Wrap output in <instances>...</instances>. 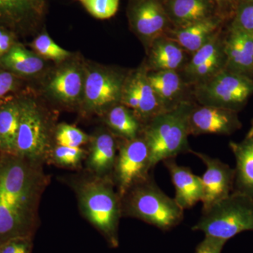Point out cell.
Listing matches in <instances>:
<instances>
[{
    "label": "cell",
    "mask_w": 253,
    "mask_h": 253,
    "mask_svg": "<svg viewBox=\"0 0 253 253\" xmlns=\"http://www.w3.org/2000/svg\"><path fill=\"white\" fill-rule=\"evenodd\" d=\"M246 1H253V0H246Z\"/></svg>",
    "instance_id": "obj_41"
},
{
    "label": "cell",
    "mask_w": 253,
    "mask_h": 253,
    "mask_svg": "<svg viewBox=\"0 0 253 253\" xmlns=\"http://www.w3.org/2000/svg\"><path fill=\"white\" fill-rule=\"evenodd\" d=\"M110 127L126 140L139 137L140 123L134 113L124 105H117L110 109L107 116Z\"/></svg>",
    "instance_id": "obj_26"
},
{
    "label": "cell",
    "mask_w": 253,
    "mask_h": 253,
    "mask_svg": "<svg viewBox=\"0 0 253 253\" xmlns=\"http://www.w3.org/2000/svg\"><path fill=\"white\" fill-rule=\"evenodd\" d=\"M236 159L234 191L253 198V136L247 134L241 142L229 143Z\"/></svg>",
    "instance_id": "obj_15"
},
{
    "label": "cell",
    "mask_w": 253,
    "mask_h": 253,
    "mask_svg": "<svg viewBox=\"0 0 253 253\" xmlns=\"http://www.w3.org/2000/svg\"><path fill=\"white\" fill-rule=\"evenodd\" d=\"M242 126L238 112L215 106H193L189 116L190 135H229Z\"/></svg>",
    "instance_id": "obj_11"
},
{
    "label": "cell",
    "mask_w": 253,
    "mask_h": 253,
    "mask_svg": "<svg viewBox=\"0 0 253 253\" xmlns=\"http://www.w3.org/2000/svg\"><path fill=\"white\" fill-rule=\"evenodd\" d=\"M18 101L20 121L15 154L28 159H39L47 147L45 123L35 101L31 99Z\"/></svg>",
    "instance_id": "obj_8"
},
{
    "label": "cell",
    "mask_w": 253,
    "mask_h": 253,
    "mask_svg": "<svg viewBox=\"0 0 253 253\" xmlns=\"http://www.w3.org/2000/svg\"><path fill=\"white\" fill-rule=\"evenodd\" d=\"M191 153L200 158L206 167L201 177L203 184L202 210H206L233 192L235 172L229 165L218 158L193 150Z\"/></svg>",
    "instance_id": "obj_9"
},
{
    "label": "cell",
    "mask_w": 253,
    "mask_h": 253,
    "mask_svg": "<svg viewBox=\"0 0 253 253\" xmlns=\"http://www.w3.org/2000/svg\"><path fill=\"white\" fill-rule=\"evenodd\" d=\"M116 158V144L109 133H102L96 138L92 145L89 163L96 172L106 173L114 168Z\"/></svg>",
    "instance_id": "obj_24"
},
{
    "label": "cell",
    "mask_w": 253,
    "mask_h": 253,
    "mask_svg": "<svg viewBox=\"0 0 253 253\" xmlns=\"http://www.w3.org/2000/svg\"><path fill=\"white\" fill-rule=\"evenodd\" d=\"M41 0H0V25L16 28L44 12Z\"/></svg>",
    "instance_id": "obj_16"
},
{
    "label": "cell",
    "mask_w": 253,
    "mask_h": 253,
    "mask_svg": "<svg viewBox=\"0 0 253 253\" xmlns=\"http://www.w3.org/2000/svg\"><path fill=\"white\" fill-rule=\"evenodd\" d=\"M0 253H1V244H0Z\"/></svg>",
    "instance_id": "obj_42"
},
{
    "label": "cell",
    "mask_w": 253,
    "mask_h": 253,
    "mask_svg": "<svg viewBox=\"0 0 253 253\" xmlns=\"http://www.w3.org/2000/svg\"><path fill=\"white\" fill-rule=\"evenodd\" d=\"M16 44L14 35L0 25V59Z\"/></svg>",
    "instance_id": "obj_38"
},
{
    "label": "cell",
    "mask_w": 253,
    "mask_h": 253,
    "mask_svg": "<svg viewBox=\"0 0 253 253\" xmlns=\"http://www.w3.org/2000/svg\"><path fill=\"white\" fill-rule=\"evenodd\" d=\"M121 199H125L128 214L163 231L174 229L184 219V210L150 176L131 187Z\"/></svg>",
    "instance_id": "obj_3"
},
{
    "label": "cell",
    "mask_w": 253,
    "mask_h": 253,
    "mask_svg": "<svg viewBox=\"0 0 253 253\" xmlns=\"http://www.w3.org/2000/svg\"><path fill=\"white\" fill-rule=\"evenodd\" d=\"M248 134H249V135L253 136V120L252 121V124H251V129H250V131H249V133H248Z\"/></svg>",
    "instance_id": "obj_39"
},
{
    "label": "cell",
    "mask_w": 253,
    "mask_h": 253,
    "mask_svg": "<svg viewBox=\"0 0 253 253\" xmlns=\"http://www.w3.org/2000/svg\"><path fill=\"white\" fill-rule=\"evenodd\" d=\"M225 69L253 78V33L231 27L224 41Z\"/></svg>",
    "instance_id": "obj_12"
},
{
    "label": "cell",
    "mask_w": 253,
    "mask_h": 253,
    "mask_svg": "<svg viewBox=\"0 0 253 253\" xmlns=\"http://www.w3.org/2000/svg\"><path fill=\"white\" fill-rule=\"evenodd\" d=\"M182 48L169 38H159L154 42L150 63L155 71H176L184 63Z\"/></svg>",
    "instance_id": "obj_22"
},
{
    "label": "cell",
    "mask_w": 253,
    "mask_h": 253,
    "mask_svg": "<svg viewBox=\"0 0 253 253\" xmlns=\"http://www.w3.org/2000/svg\"><path fill=\"white\" fill-rule=\"evenodd\" d=\"M218 26L217 20L206 18L177 30L169 39L183 49L194 53L215 36Z\"/></svg>",
    "instance_id": "obj_17"
},
{
    "label": "cell",
    "mask_w": 253,
    "mask_h": 253,
    "mask_svg": "<svg viewBox=\"0 0 253 253\" xmlns=\"http://www.w3.org/2000/svg\"><path fill=\"white\" fill-rule=\"evenodd\" d=\"M253 94V78L221 70L206 80L196 90L201 105L215 106L239 112Z\"/></svg>",
    "instance_id": "obj_6"
},
{
    "label": "cell",
    "mask_w": 253,
    "mask_h": 253,
    "mask_svg": "<svg viewBox=\"0 0 253 253\" xmlns=\"http://www.w3.org/2000/svg\"><path fill=\"white\" fill-rule=\"evenodd\" d=\"M226 241L205 236L196 249L195 253H221Z\"/></svg>",
    "instance_id": "obj_35"
},
{
    "label": "cell",
    "mask_w": 253,
    "mask_h": 253,
    "mask_svg": "<svg viewBox=\"0 0 253 253\" xmlns=\"http://www.w3.org/2000/svg\"><path fill=\"white\" fill-rule=\"evenodd\" d=\"M33 49L46 59L62 61L69 57L70 52L55 43L47 34H42L33 43Z\"/></svg>",
    "instance_id": "obj_28"
},
{
    "label": "cell",
    "mask_w": 253,
    "mask_h": 253,
    "mask_svg": "<svg viewBox=\"0 0 253 253\" xmlns=\"http://www.w3.org/2000/svg\"><path fill=\"white\" fill-rule=\"evenodd\" d=\"M131 22L138 34L154 42L166 27V15L156 0H141L133 8Z\"/></svg>",
    "instance_id": "obj_14"
},
{
    "label": "cell",
    "mask_w": 253,
    "mask_h": 253,
    "mask_svg": "<svg viewBox=\"0 0 253 253\" xmlns=\"http://www.w3.org/2000/svg\"><path fill=\"white\" fill-rule=\"evenodd\" d=\"M123 79L117 73L94 70L86 75L84 82V99L89 109L101 111L111 109L121 101Z\"/></svg>",
    "instance_id": "obj_10"
},
{
    "label": "cell",
    "mask_w": 253,
    "mask_h": 253,
    "mask_svg": "<svg viewBox=\"0 0 253 253\" xmlns=\"http://www.w3.org/2000/svg\"><path fill=\"white\" fill-rule=\"evenodd\" d=\"M86 11L97 19H109L117 13L120 0H77Z\"/></svg>",
    "instance_id": "obj_29"
},
{
    "label": "cell",
    "mask_w": 253,
    "mask_h": 253,
    "mask_svg": "<svg viewBox=\"0 0 253 253\" xmlns=\"http://www.w3.org/2000/svg\"><path fill=\"white\" fill-rule=\"evenodd\" d=\"M171 176L175 189L174 199L183 210L190 209L201 202L203 184L201 176L196 175L189 168L179 166L175 158L163 161Z\"/></svg>",
    "instance_id": "obj_13"
},
{
    "label": "cell",
    "mask_w": 253,
    "mask_h": 253,
    "mask_svg": "<svg viewBox=\"0 0 253 253\" xmlns=\"http://www.w3.org/2000/svg\"><path fill=\"white\" fill-rule=\"evenodd\" d=\"M219 4H224V3L227 2V1H229V0H215Z\"/></svg>",
    "instance_id": "obj_40"
},
{
    "label": "cell",
    "mask_w": 253,
    "mask_h": 253,
    "mask_svg": "<svg viewBox=\"0 0 253 253\" xmlns=\"http://www.w3.org/2000/svg\"><path fill=\"white\" fill-rule=\"evenodd\" d=\"M226 57L224 51L200 65L194 69L191 70L186 75L191 79L195 81H206L212 78L214 75L220 72L221 70L225 68Z\"/></svg>",
    "instance_id": "obj_30"
},
{
    "label": "cell",
    "mask_w": 253,
    "mask_h": 253,
    "mask_svg": "<svg viewBox=\"0 0 253 253\" xmlns=\"http://www.w3.org/2000/svg\"><path fill=\"white\" fill-rule=\"evenodd\" d=\"M231 27L253 33V1H246L240 6Z\"/></svg>",
    "instance_id": "obj_32"
},
{
    "label": "cell",
    "mask_w": 253,
    "mask_h": 253,
    "mask_svg": "<svg viewBox=\"0 0 253 253\" xmlns=\"http://www.w3.org/2000/svg\"><path fill=\"white\" fill-rule=\"evenodd\" d=\"M83 81L81 71L76 66L60 70L50 81L48 89L56 99L66 103L78 99L83 91Z\"/></svg>",
    "instance_id": "obj_19"
},
{
    "label": "cell",
    "mask_w": 253,
    "mask_h": 253,
    "mask_svg": "<svg viewBox=\"0 0 253 253\" xmlns=\"http://www.w3.org/2000/svg\"><path fill=\"white\" fill-rule=\"evenodd\" d=\"M30 237L14 238L1 244V253H31Z\"/></svg>",
    "instance_id": "obj_34"
},
{
    "label": "cell",
    "mask_w": 253,
    "mask_h": 253,
    "mask_svg": "<svg viewBox=\"0 0 253 253\" xmlns=\"http://www.w3.org/2000/svg\"><path fill=\"white\" fill-rule=\"evenodd\" d=\"M0 66L14 75L33 76L42 70L44 61L38 55L16 43L0 59Z\"/></svg>",
    "instance_id": "obj_21"
},
{
    "label": "cell",
    "mask_w": 253,
    "mask_h": 253,
    "mask_svg": "<svg viewBox=\"0 0 253 253\" xmlns=\"http://www.w3.org/2000/svg\"><path fill=\"white\" fill-rule=\"evenodd\" d=\"M87 140L85 133L76 126L68 125L60 126L56 134V141L59 146L81 147Z\"/></svg>",
    "instance_id": "obj_31"
},
{
    "label": "cell",
    "mask_w": 253,
    "mask_h": 253,
    "mask_svg": "<svg viewBox=\"0 0 253 253\" xmlns=\"http://www.w3.org/2000/svg\"><path fill=\"white\" fill-rule=\"evenodd\" d=\"M36 191V179L24 163L11 159L0 165V244L30 237Z\"/></svg>",
    "instance_id": "obj_1"
},
{
    "label": "cell",
    "mask_w": 253,
    "mask_h": 253,
    "mask_svg": "<svg viewBox=\"0 0 253 253\" xmlns=\"http://www.w3.org/2000/svg\"><path fill=\"white\" fill-rule=\"evenodd\" d=\"M19 121L18 100L7 99L0 105V150L3 152L16 154Z\"/></svg>",
    "instance_id": "obj_20"
},
{
    "label": "cell",
    "mask_w": 253,
    "mask_h": 253,
    "mask_svg": "<svg viewBox=\"0 0 253 253\" xmlns=\"http://www.w3.org/2000/svg\"><path fill=\"white\" fill-rule=\"evenodd\" d=\"M223 51L224 42L221 41L220 38H219L217 35H215L204 46H201L199 50L194 53L192 59L186 65L185 73L189 72L191 70L209 61L216 55L220 54Z\"/></svg>",
    "instance_id": "obj_27"
},
{
    "label": "cell",
    "mask_w": 253,
    "mask_h": 253,
    "mask_svg": "<svg viewBox=\"0 0 253 253\" xmlns=\"http://www.w3.org/2000/svg\"><path fill=\"white\" fill-rule=\"evenodd\" d=\"M81 204L86 217L113 248L118 247L121 199L111 184L90 183L81 192Z\"/></svg>",
    "instance_id": "obj_5"
},
{
    "label": "cell",
    "mask_w": 253,
    "mask_h": 253,
    "mask_svg": "<svg viewBox=\"0 0 253 253\" xmlns=\"http://www.w3.org/2000/svg\"><path fill=\"white\" fill-rule=\"evenodd\" d=\"M151 85L165 111L181 103L183 83L176 71H158L147 75Z\"/></svg>",
    "instance_id": "obj_18"
},
{
    "label": "cell",
    "mask_w": 253,
    "mask_h": 253,
    "mask_svg": "<svg viewBox=\"0 0 253 253\" xmlns=\"http://www.w3.org/2000/svg\"><path fill=\"white\" fill-rule=\"evenodd\" d=\"M18 81L16 76L6 70H0V100L16 89Z\"/></svg>",
    "instance_id": "obj_36"
},
{
    "label": "cell",
    "mask_w": 253,
    "mask_h": 253,
    "mask_svg": "<svg viewBox=\"0 0 253 253\" xmlns=\"http://www.w3.org/2000/svg\"><path fill=\"white\" fill-rule=\"evenodd\" d=\"M41 1L44 3V0H41Z\"/></svg>",
    "instance_id": "obj_43"
},
{
    "label": "cell",
    "mask_w": 253,
    "mask_h": 253,
    "mask_svg": "<svg viewBox=\"0 0 253 253\" xmlns=\"http://www.w3.org/2000/svg\"><path fill=\"white\" fill-rule=\"evenodd\" d=\"M54 154L55 159L60 164L73 166L81 161L83 151L80 147L59 146L55 149Z\"/></svg>",
    "instance_id": "obj_33"
},
{
    "label": "cell",
    "mask_w": 253,
    "mask_h": 253,
    "mask_svg": "<svg viewBox=\"0 0 253 253\" xmlns=\"http://www.w3.org/2000/svg\"><path fill=\"white\" fill-rule=\"evenodd\" d=\"M121 101H122L123 105H124L127 109L132 110L136 116L138 108H139V100H138L135 89L131 84L130 81L123 87Z\"/></svg>",
    "instance_id": "obj_37"
},
{
    "label": "cell",
    "mask_w": 253,
    "mask_h": 253,
    "mask_svg": "<svg viewBox=\"0 0 253 253\" xmlns=\"http://www.w3.org/2000/svg\"><path fill=\"white\" fill-rule=\"evenodd\" d=\"M139 100L136 116L138 119L149 122L153 118L165 111L156 93L150 84L147 75L139 71L131 80Z\"/></svg>",
    "instance_id": "obj_23"
},
{
    "label": "cell",
    "mask_w": 253,
    "mask_h": 253,
    "mask_svg": "<svg viewBox=\"0 0 253 253\" xmlns=\"http://www.w3.org/2000/svg\"><path fill=\"white\" fill-rule=\"evenodd\" d=\"M170 11L176 22L184 27L208 18L211 4L208 0H172Z\"/></svg>",
    "instance_id": "obj_25"
},
{
    "label": "cell",
    "mask_w": 253,
    "mask_h": 253,
    "mask_svg": "<svg viewBox=\"0 0 253 253\" xmlns=\"http://www.w3.org/2000/svg\"><path fill=\"white\" fill-rule=\"evenodd\" d=\"M193 106L188 101H181L147 123L143 136L149 146L151 168L183 153H191L188 137L189 116Z\"/></svg>",
    "instance_id": "obj_2"
},
{
    "label": "cell",
    "mask_w": 253,
    "mask_h": 253,
    "mask_svg": "<svg viewBox=\"0 0 253 253\" xmlns=\"http://www.w3.org/2000/svg\"><path fill=\"white\" fill-rule=\"evenodd\" d=\"M114 169L121 199L131 187L149 177L148 172L152 168L144 136L126 140L121 146Z\"/></svg>",
    "instance_id": "obj_7"
},
{
    "label": "cell",
    "mask_w": 253,
    "mask_h": 253,
    "mask_svg": "<svg viewBox=\"0 0 253 253\" xmlns=\"http://www.w3.org/2000/svg\"><path fill=\"white\" fill-rule=\"evenodd\" d=\"M191 229L225 241L240 233L253 231V198L233 191L225 199L202 210Z\"/></svg>",
    "instance_id": "obj_4"
}]
</instances>
